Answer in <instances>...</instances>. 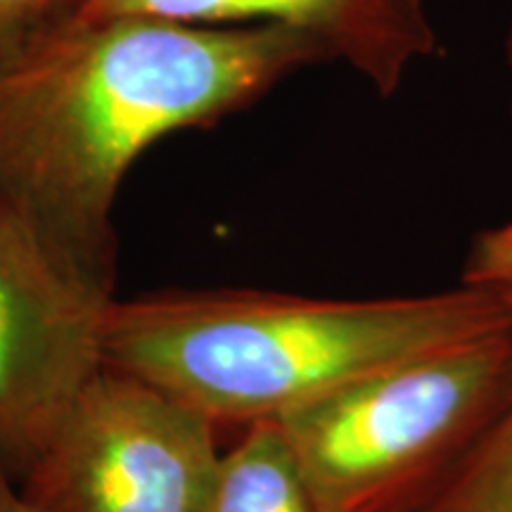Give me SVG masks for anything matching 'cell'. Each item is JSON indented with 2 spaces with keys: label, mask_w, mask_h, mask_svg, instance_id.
Segmentation results:
<instances>
[{
  "label": "cell",
  "mask_w": 512,
  "mask_h": 512,
  "mask_svg": "<svg viewBox=\"0 0 512 512\" xmlns=\"http://www.w3.org/2000/svg\"><path fill=\"white\" fill-rule=\"evenodd\" d=\"M508 328L494 299L463 283L370 299L171 290L114 299L102 366L152 384L216 430H247L401 358Z\"/></svg>",
  "instance_id": "obj_2"
},
{
  "label": "cell",
  "mask_w": 512,
  "mask_h": 512,
  "mask_svg": "<svg viewBox=\"0 0 512 512\" xmlns=\"http://www.w3.org/2000/svg\"><path fill=\"white\" fill-rule=\"evenodd\" d=\"M0 512H38L17 489L12 486L8 472L0 467Z\"/></svg>",
  "instance_id": "obj_11"
},
{
  "label": "cell",
  "mask_w": 512,
  "mask_h": 512,
  "mask_svg": "<svg viewBox=\"0 0 512 512\" xmlns=\"http://www.w3.org/2000/svg\"><path fill=\"white\" fill-rule=\"evenodd\" d=\"M81 19L147 17L190 27L304 31L382 98L396 95L420 64L439 53L427 0H74Z\"/></svg>",
  "instance_id": "obj_6"
},
{
  "label": "cell",
  "mask_w": 512,
  "mask_h": 512,
  "mask_svg": "<svg viewBox=\"0 0 512 512\" xmlns=\"http://www.w3.org/2000/svg\"><path fill=\"white\" fill-rule=\"evenodd\" d=\"M458 283L494 299L512 325V219L482 230L472 240Z\"/></svg>",
  "instance_id": "obj_9"
},
{
  "label": "cell",
  "mask_w": 512,
  "mask_h": 512,
  "mask_svg": "<svg viewBox=\"0 0 512 512\" xmlns=\"http://www.w3.org/2000/svg\"><path fill=\"white\" fill-rule=\"evenodd\" d=\"M112 280L0 197V467L27 472L102 368Z\"/></svg>",
  "instance_id": "obj_5"
},
{
  "label": "cell",
  "mask_w": 512,
  "mask_h": 512,
  "mask_svg": "<svg viewBox=\"0 0 512 512\" xmlns=\"http://www.w3.org/2000/svg\"><path fill=\"white\" fill-rule=\"evenodd\" d=\"M512 394V328L408 356L273 422L320 512H413Z\"/></svg>",
  "instance_id": "obj_3"
},
{
  "label": "cell",
  "mask_w": 512,
  "mask_h": 512,
  "mask_svg": "<svg viewBox=\"0 0 512 512\" xmlns=\"http://www.w3.org/2000/svg\"><path fill=\"white\" fill-rule=\"evenodd\" d=\"M202 512H320L273 420L221 453Z\"/></svg>",
  "instance_id": "obj_7"
},
{
  "label": "cell",
  "mask_w": 512,
  "mask_h": 512,
  "mask_svg": "<svg viewBox=\"0 0 512 512\" xmlns=\"http://www.w3.org/2000/svg\"><path fill=\"white\" fill-rule=\"evenodd\" d=\"M505 62H508L510 83H512V24L508 29V36H505ZM510 114H512V88H510Z\"/></svg>",
  "instance_id": "obj_12"
},
{
  "label": "cell",
  "mask_w": 512,
  "mask_h": 512,
  "mask_svg": "<svg viewBox=\"0 0 512 512\" xmlns=\"http://www.w3.org/2000/svg\"><path fill=\"white\" fill-rule=\"evenodd\" d=\"M74 0H0V46L67 15Z\"/></svg>",
  "instance_id": "obj_10"
},
{
  "label": "cell",
  "mask_w": 512,
  "mask_h": 512,
  "mask_svg": "<svg viewBox=\"0 0 512 512\" xmlns=\"http://www.w3.org/2000/svg\"><path fill=\"white\" fill-rule=\"evenodd\" d=\"M413 512H512V394Z\"/></svg>",
  "instance_id": "obj_8"
},
{
  "label": "cell",
  "mask_w": 512,
  "mask_h": 512,
  "mask_svg": "<svg viewBox=\"0 0 512 512\" xmlns=\"http://www.w3.org/2000/svg\"><path fill=\"white\" fill-rule=\"evenodd\" d=\"M216 427L152 384L102 366L27 467L38 512H202Z\"/></svg>",
  "instance_id": "obj_4"
},
{
  "label": "cell",
  "mask_w": 512,
  "mask_h": 512,
  "mask_svg": "<svg viewBox=\"0 0 512 512\" xmlns=\"http://www.w3.org/2000/svg\"><path fill=\"white\" fill-rule=\"evenodd\" d=\"M328 60L278 24L57 17L0 46V197L112 280V211L136 159Z\"/></svg>",
  "instance_id": "obj_1"
}]
</instances>
